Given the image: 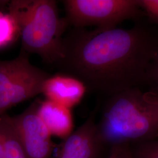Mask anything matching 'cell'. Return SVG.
Here are the masks:
<instances>
[{
  "label": "cell",
  "instance_id": "cell-7",
  "mask_svg": "<svg viewBox=\"0 0 158 158\" xmlns=\"http://www.w3.org/2000/svg\"><path fill=\"white\" fill-rule=\"evenodd\" d=\"M96 111L63 139L55 158H98L104 148L96 131Z\"/></svg>",
  "mask_w": 158,
  "mask_h": 158
},
{
  "label": "cell",
  "instance_id": "cell-8",
  "mask_svg": "<svg viewBox=\"0 0 158 158\" xmlns=\"http://www.w3.org/2000/svg\"><path fill=\"white\" fill-rule=\"evenodd\" d=\"M87 89L80 79L68 74L49 76L44 81L41 94L46 99L70 109L83 100Z\"/></svg>",
  "mask_w": 158,
  "mask_h": 158
},
{
  "label": "cell",
  "instance_id": "cell-6",
  "mask_svg": "<svg viewBox=\"0 0 158 158\" xmlns=\"http://www.w3.org/2000/svg\"><path fill=\"white\" fill-rule=\"evenodd\" d=\"M35 102L20 114L12 117L28 158H50L53 149L49 131L38 114Z\"/></svg>",
  "mask_w": 158,
  "mask_h": 158
},
{
  "label": "cell",
  "instance_id": "cell-9",
  "mask_svg": "<svg viewBox=\"0 0 158 158\" xmlns=\"http://www.w3.org/2000/svg\"><path fill=\"white\" fill-rule=\"evenodd\" d=\"M37 113L51 135L64 139L73 132L72 109L46 99L38 102Z\"/></svg>",
  "mask_w": 158,
  "mask_h": 158
},
{
  "label": "cell",
  "instance_id": "cell-10",
  "mask_svg": "<svg viewBox=\"0 0 158 158\" xmlns=\"http://www.w3.org/2000/svg\"><path fill=\"white\" fill-rule=\"evenodd\" d=\"M0 135L4 144V158H28L12 117L6 114L0 116Z\"/></svg>",
  "mask_w": 158,
  "mask_h": 158
},
{
  "label": "cell",
  "instance_id": "cell-14",
  "mask_svg": "<svg viewBox=\"0 0 158 158\" xmlns=\"http://www.w3.org/2000/svg\"><path fill=\"white\" fill-rule=\"evenodd\" d=\"M137 4L154 23L158 24V0H137Z\"/></svg>",
  "mask_w": 158,
  "mask_h": 158
},
{
  "label": "cell",
  "instance_id": "cell-3",
  "mask_svg": "<svg viewBox=\"0 0 158 158\" xmlns=\"http://www.w3.org/2000/svg\"><path fill=\"white\" fill-rule=\"evenodd\" d=\"M8 12L17 21L23 52L38 55L56 66L63 56L66 19L59 16L53 0H14Z\"/></svg>",
  "mask_w": 158,
  "mask_h": 158
},
{
  "label": "cell",
  "instance_id": "cell-1",
  "mask_svg": "<svg viewBox=\"0 0 158 158\" xmlns=\"http://www.w3.org/2000/svg\"><path fill=\"white\" fill-rule=\"evenodd\" d=\"M74 31L63 38L56 66L82 81L87 90L108 97L144 85L158 52L157 31L143 24Z\"/></svg>",
  "mask_w": 158,
  "mask_h": 158
},
{
  "label": "cell",
  "instance_id": "cell-2",
  "mask_svg": "<svg viewBox=\"0 0 158 158\" xmlns=\"http://www.w3.org/2000/svg\"><path fill=\"white\" fill-rule=\"evenodd\" d=\"M104 148L156 139L158 135V99L140 88H132L107 97L96 122Z\"/></svg>",
  "mask_w": 158,
  "mask_h": 158
},
{
  "label": "cell",
  "instance_id": "cell-5",
  "mask_svg": "<svg viewBox=\"0 0 158 158\" xmlns=\"http://www.w3.org/2000/svg\"><path fill=\"white\" fill-rule=\"evenodd\" d=\"M49 75L29 62L27 53L10 60H0V116L21 102L41 94Z\"/></svg>",
  "mask_w": 158,
  "mask_h": 158
},
{
  "label": "cell",
  "instance_id": "cell-16",
  "mask_svg": "<svg viewBox=\"0 0 158 158\" xmlns=\"http://www.w3.org/2000/svg\"><path fill=\"white\" fill-rule=\"evenodd\" d=\"M0 158H4V144L2 138L0 135Z\"/></svg>",
  "mask_w": 158,
  "mask_h": 158
},
{
  "label": "cell",
  "instance_id": "cell-11",
  "mask_svg": "<svg viewBox=\"0 0 158 158\" xmlns=\"http://www.w3.org/2000/svg\"><path fill=\"white\" fill-rule=\"evenodd\" d=\"M19 38L17 21L9 12L0 11V49L12 45Z\"/></svg>",
  "mask_w": 158,
  "mask_h": 158
},
{
  "label": "cell",
  "instance_id": "cell-17",
  "mask_svg": "<svg viewBox=\"0 0 158 158\" xmlns=\"http://www.w3.org/2000/svg\"><path fill=\"white\" fill-rule=\"evenodd\" d=\"M156 139H158V135L157 136V137H156Z\"/></svg>",
  "mask_w": 158,
  "mask_h": 158
},
{
  "label": "cell",
  "instance_id": "cell-13",
  "mask_svg": "<svg viewBox=\"0 0 158 158\" xmlns=\"http://www.w3.org/2000/svg\"><path fill=\"white\" fill-rule=\"evenodd\" d=\"M144 85L148 87V92L158 99V52L147 72Z\"/></svg>",
  "mask_w": 158,
  "mask_h": 158
},
{
  "label": "cell",
  "instance_id": "cell-12",
  "mask_svg": "<svg viewBox=\"0 0 158 158\" xmlns=\"http://www.w3.org/2000/svg\"><path fill=\"white\" fill-rule=\"evenodd\" d=\"M131 147L135 158H158V139L136 143Z\"/></svg>",
  "mask_w": 158,
  "mask_h": 158
},
{
  "label": "cell",
  "instance_id": "cell-4",
  "mask_svg": "<svg viewBox=\"0 0 158 158\" xmlns=\"http://www.w3.org/2000/svg\"><path fill=\"white\" fill-rule=\"evenodd\" d=\"M65 18L75 28L106 30L140 16L137 0H64Z\"/></svg>",
  "mask_w": 158,
  "mask_h": 158
},
{
  "label": "cell",
  "instance_id": "cell-15",
  "mask_svg": "<svg viewBox=\"0 0 158 158\" xmlns=\"http://www.w3.org/2000/svg\"><path fill=\"white\" fill-rule=\"evenodd\" d=\"M107 158H135L130 145H120L110 149Z\"/></svg>",
  "mask_w": 158,
  "mask_h": 158
}]
</instances>
